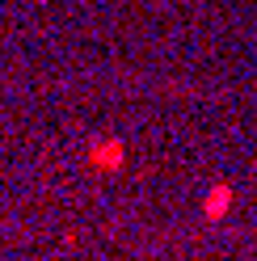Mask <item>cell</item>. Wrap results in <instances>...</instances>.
<instances>
[{
	"label": "cell",
	"instance_id": "1",
	"mask_svg": "<svg viewBox=\"0 0 257 261\" xmlns=\"http://www.w3.org/2000/svg\"><path fill=\"white\" fill-rule=\"evenodd\" d=\"M89 169L110 173V169H122V143L118 139H101L89 148Z\"/></svg>",
	"mask_w": 257,
	"mask_h": 261
},
{
	"label": "cell",
	"instance_id": "2",
	"mask_svg": "<svg viewBox=\"0 0 257 261\" xmlns=\"http://www.w3.org/2000/svg\"><path fill=\"white\" fill-rule=\"evenodd\" d=\"M228 202H232V190L228 186H215L211 194H207V219H219L223 211H228Z\"/></svg>",
	"mask_w": 257,
	"mask_h": 261
}]
</instances>
